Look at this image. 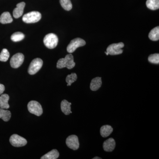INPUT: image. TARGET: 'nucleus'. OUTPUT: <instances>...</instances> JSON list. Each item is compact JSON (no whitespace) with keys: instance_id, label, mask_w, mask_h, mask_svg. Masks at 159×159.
<instances>
[{"instance_id":"f257e3e1","label":"nucleus","mask_w":159,"mask_h":159,"mask_svg":"<svg viewBox=\"0 0 159 159\" xmlns=\"http://www.w3.org/2000/svg\"><path fill=\"white\" fill-rule=\"evenodd\" d=\"M75 66L74 56L72 54H67L65 58H61L57 61V67L58 69L66 67L70 70L73 69Z\"/></svg>"},{"instance_id":"f03ea898","label":"nucleus","mask_w":159,"mask_h":159,"mask_svg":"<svg viewBox=\"0 0 159 159\" xmlns=\"http://www.w3.org/2000/svg\"><path fill=\"white\" fill-rule=\"evenodd\" d=\"M58 42L57 36L54 33L47 34L43 39L45 45L49 49H54L57 47Z\"/></svg>"},{"instance_id":"7ed1b4c3","label":"nucleus","mask_w":159,"mask_h":159,"mask_svg":"<svg viewBox=\"0 0 159 159\" xmlns=\"http://www.w3.org/2000/svg\"><path fill=\"white\" fill-rule=\"evenodd\" d=\"M41 17V14L39 11H32L24 15L22 20L24 22L31 24L37 22L40 20Z\"/></svg>"},{"instance_id":"20e7f679","label":"nucleus","mask_w":159,"mask_h":159,"mask_svg":"<svg viewBox=\"0 0 159 159\" xmlns=\"http://www.w3.org/2000/svg\"><path fill=\"white\" fill-rule=\"evenodd\" d=\"M28 110L31 113L39 116L42 115L43 110L42 106L37 101L32 100L28 104Z\"/></svg>"},{"instance_id":"39448f33","label":"nucleus","mask_w":159,"mask_h":159,"mask_svg":"<svg viewBox=\"0 0 159 159\" xmlns=\"http://www.w3.org/2000/svg\"><path fill=\"white\" fill-rule=\"evenodd\" d=\"M43 61L39 58H35L32 61L29 66L28 72L30 75H34L38 72L42 67Z\"/></svg>"},{"instance_id":"423d86ee","label":"nucleus","mask_w":159,"mask_h":159,"mask_svg":"<svg viewBox=\"0 0 159 159\" xmlns=\"http://www.w3.org/2000/svg\"><path fill=\"white\" fill-rule=\"evenodd\" d=\"M124 47V44L123 43L112 44L107 47V52L111 55H119L122 54L123 52L122 48Z\"/></svg>"},{"instance_id":"0eeeda50","label":"nucleus","mask_w":159,"mask_h":159,"mask_svg":"<svg viewBox=\"0 0 159 159\" xmlns=\"http://www.w3.org/2000/svg\"><path fill=\"white\" fill-rule=\"evenodd\" d=\"M85 41L82 39L79 38L74 39L71 41L68 46H67V51L68 52L71 54L75 51L77 48L82 47V46L85 45Z\"/></svg>"},{"instance_id":"6e6552de","label":"nucleus","mask_w":159,"mask_h":159,"mask_svg":"<svg viewBox=\"0 0 159 159\" xmlns=\"http://www.w3.org/2000/svg\"><path fill=\"white\" fill-rule=\"evenodd\" d=\"M9 142L12 146L16 147H22L27 144L26 139L16 134L11 136L9 139Z\"/></svg>"},{"instance_id":"1a4fd4ad","label":"nucleus","mask_w":159,"mask_h":159,"mask_svg":"<svg viewBox=\"0 0 159 159\" xmlns=\"http://www.w3.org/2000/svg\"><path fill=\"white\" fill-rule=\"evenodd\" d=\"M25 59V56L21 53L15 54L10 60V65L13 68H18L22 64Z\"/></svg>"},{"instance_id":"9d476101","label":"nucleus","mask_w":159,"mask_h":159,"mask_svg":"<svg viewBox=\"0 0 159 159\" xmlns=\"http://www.w3.org/2000/svg\"><path fill=\"white\" fill-rule=\"evenodd\" d=\"M66 144L69 148L76 150L79 147V142L78 137L75 135H72L67 138Z\"/></svg>"},{"instance_id":"9b49d317","label":"nucleus","mask_w":159,"mask_h":159,"mask_svg":"<svg viewBox=\"0 0 159 159\" xmlns=\"http://www.w3.org/2000/svg\"><path fill=\"white\" fill-rule=\"evenodd\" d=\"M116 142L113 138H110L103 142V148L106 152H112L116 147Z\"/></svg>"},{"instance_id":"f8f14e48","label":"nucleus","mask_w":159,"mask_h":159,"mask_svg":"<svg viewBox=\"0 0 159 159\" xmlns=\"http://www.w3.org/2000/svg\"><path fill=\"white\" fill-rule=\"evenodd\" d=\"M25 6V3L24 2H22L17 4L16 8L13 11V15L15 18H18L22 15Z\"/></svg>"},{"instance_id":"ddd939ff","label":"nucleus","mask_w":159,"mask_h":159,"mask_svg":"<svg viewBox=\"0 0 159 159\" xmlns=\"http://www.w3.org/2000/svg\"><path fill=\"white\" fill-rule=\"evenodd\" d=\"M102 85V80L100 77H97L92 80L90 84V89L91 90L96 91Z\"/></svg>"},{"instance_id":"4468645a","label":"nucleus","mask_w":159,"mask_h":159,"mask_svg":"<svg viewBox=\"0 0 159 159\" xmlns=\"http://www.w3.org/2000/svg\"><path fill=\"white\" fill-rule=\"evenodd\" d=\"M71 102H69L66 100H63L61 103V108L64 114L66 115H69L72 113L71 111Z\"/></svg>"},{"instance_id":"2eb2a0df","label":"nucleus","mask_w":159,"mask_h":159,"mask_svg":"<svg viewBox=\"0 0 159 159\" xmlns=\"http://www.w3.org/2000/svg\"><path fill=\"white\" fill-rule=\"evenodd\" d=\"M9 97L8 94H4L0 97V107L2 108L7 109L9 108V105L8 101Z\"/></svg>"},{"instance_id":"dca6fc26","label":"nucleus","mask_w":159,"mask_h":159,"mask_svg":"<svg viewBox=\"0 0 159 159\" xmlns=\"http://www.w3.org/2000/svg\"><path fill=\"white\" fill-rule=\"evenodd\" d=\"M113 129L110 125H104L100 128V132L101 136L103 138L107 137L112 133Z\"/></svg>"},{"instance_id":"f3484780","label":"nucleus","mask_w":159,"mask_h":159,"mask_svg":"<svg viewBox=\"0 0 159 159\" xmlns=\"http://www.w3.org/2000/svg\"><path fill=\"white\" fill-rule=\"evenodd\" d=\"M12 21L11 14L8 11L3 12L0 16V23L2 24H9L12 22Z\"/></svg>"},{"instance_id":"a211bd4d","label":"nucleus","mask_w":159,"mask_h":159,"mask_svg":"<svg viewBox=\"0 0 159 159\" xmlns=\"http://www.w3.org/2000/svg\"><path fill=\"white\" fill-rule=\"evenodd\" d=\"M11 117V113L9 111L0 107V119H2L5 122H8Z\"/></svg>"},{"instance_id":"6ab92c4d","label":"nucleus","mask_w":159,"mask_h":159,"mask_svg":"<svg viewBox=\"0 0 159 159\" xmlns=\"http://www.w3.org/2000/svg\"><path fill=\"white\" fill-rule=\"evenodd\" d=\"M59 153L56 149L49 152L41 158V159H56L59 157Z\"/></svg>"},{"instance_id":"aec40b11","label":"nucleus","mask_w":159,"mask_h":159,"mask_svg":"<svg viewBox=\"0 0 159 159\" xmlns=\"http://www.w3.org/2000/svg\"><path fill=\"white\" fill-rule=\"evenodd\" d=\"M148 37L149 39L152 41L158 40L159 39V27H156L152 29L148 34Z\"/></svg>"},{"instance_id":"412c9836","label":"nucleus","mask_w":159,"mask_h":159,"mask_svg":"<svg viewBox=\"0 0 159 159\" xmlns=\"http://www.w3.org/2000/svg\"><path fill=\"white\" fill-rule=\"evenodd\" d=\"M146 5L151 10H157L159 8V0H147Z\"/></svg>"},{"instance_id":"4be33fe9","label":"nucleus","mask_w":159,"mask_h":159,"mask_svg":"<svg viewBox=\"0 0 159 159\" xmlns=\"http://www.w3.org/2000/svg\"><path fill=\"white\" fill-rule=\"evenodd\" d=\"M25 34L20 32H15L11 35V39L15 42L20 41L25 38Z\"/></svg>"},{"instance_id":"5701e85b","label":"nucleus","mask_w":159,"mask_h":159,"mask_svg":"<svg viewBox=\"0 0 159 159\" xmlns=\"http://www.w3.org/2000/svg\"><path fill=\"white\" fill-rule=\"evenodd\" d=\"M61 5L66 11H70L72 9V4L70 0H60Z\"/></svg>"},{"instance_id":"b1692460","label":"nucleus","mask_w":159,"mask_h":159,"mask_svg":"<svg viewBox=\"0 0 159 159\" xmlns=\"http://www.w3.org/2000/svg\"><path fill=\"white\" fill-rule=\"evenodd\" d=\"M9 56L10 54L8 50L6 49H3L0 53V61L6 62L9 59Z\"/></svg>"},{"instance_id":"393cba45","label":"nucleus","mask_w":159,"mask_h":159,"mask_svg":"<svg viewBox=\"0 0 159 159\" xmlns=\"http://www.w3.org/2000/svg\"><path fill=\"white\" fill-rule=\"evenodd\" d=\"M77 75L75 73H72L68 75L66 78V82L67 83V85L70 86L72 83L76 81L77 80Z\"/></svg>"},{"instance_id":"a878e982","label":"nucleus","mask_w":159,"mask_h":159,"mask_svg":"<svg viewBox=\"0 0 159 159\" xmlns=\"http://www.w3.org/2000/svg\"><path fill=\"white\" fill-rule=\"evenodd\" d=\"M148 60L152 63L158 64L159 63V54H151L148 57Z\"/></svg>"},{"instance_id":"bb28decb","label":"nucleus","mask_w":159,"mask_h":159,"mask_svg":"<svg viewBox=\"0 0 159 159\" xmlns=\"http://www.w3.org/2000/svg\"><path fill=\"white\" fill-rule=\"evenodd\" d=\"M5 90V86L2 84H0V95H2V94L4 93V91Z\"/></svg>"},{"instance_id":"cd10ccee","label":"nucleus","mask_w":159,"mask_h":159,"mask_svg":"<svg viewBox=\"0 0 159 159\" xmlns=\"http://www.w3.org/2000/svg\"><path fill=\"white\" fill-rule=\"evenodd\" d=\"M101 159V158L99 157H95L93 158V159Z\"/></svg>"},{"instance_id":"c85d7f7f","label":"nucleus","mask_w":159,"mask_h":159,"mask_svg":"<svg viewBox=\"0 0 159 159\" xmlns=\"http://www.w3.org/2000/svg\"><path fill=\"white\" fill-rule=\"evenodd\" d=\"M105 54H106L107 55H109L108 53H107V51H106V52H105Z\"/></svg>"}]
</instances>
